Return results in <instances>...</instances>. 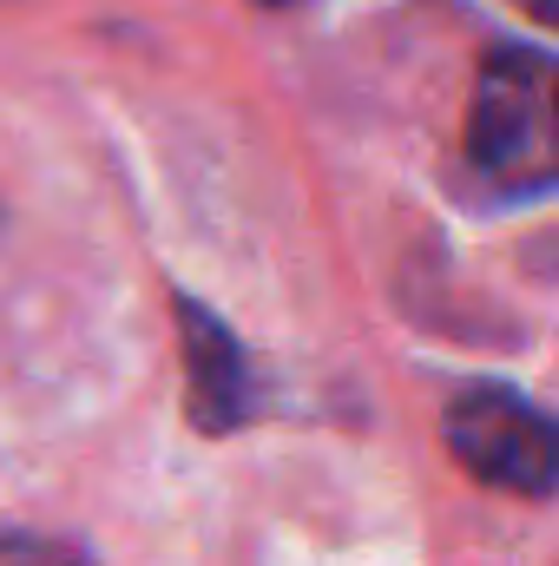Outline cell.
Segmentation results:
<instances>
[{"mask_svg":"<svg viewBox=\"0 0 559 566\" xmlns=\"http://www.w3.org/2000/svg\"><path fill=\"white\" fill-rule=\"evenodd\" d=\"M0 566H86V554L46 534H0Z\"/></svg>","mask_w":559,"mask_h":566,"instance_id":"4","label":"cell"},{"mask_svg":"<svg viewBox=\"0 0 559 566\" xmlns=\"http://www.w3.org/2000/svg\"><path fill=\"white\" fill-rule=\"evenodd\" d=\"M467 165L494 198L559 191V60L534 46H494L467 99Z\"/></svg>","mask_w":559,"mask_h":566,"instance_id":"1","label":"cell"},{"mask_svg":"<svg viewBox=\"0 0 559 566\" xmlns=\"http://www.w3.org/2000/svg\"><path fill=\"white\" fill-rule=\"evenodd\" d=\"M441 434H447V454L481 488H500L520 501H547L559 488V416L500 382L461 389L441 416Z\"/></svg>","mask_w":559,"mask_h":566,"instance_id":"2","label":"cell"},{"mask_svg":"<svg viewBox=\"0 0 559 566\" xmlns=\"http://www.w3.org/2000/svg\"><path fill=\"white\" fill-rule=\"evenodd\" d=\"M257 7H296V0H257Z\"/></svg>","mask_w":559,"mask_h":566,"instance_id":"6","label":"cell"},{"mask_svg":"<svg viewBox=\"0 0 559 566\" xmlns=\"http://www.w3.org/2000/svg\"><path fill=\"white\" fill-rule=\"evenodd\" d=\"M178 356H184V416L204 434H231L257 416V369L244 343L191 296H178Z\"/></svg>","mask_w":559,"mask_h":566,"instance_id":"3","label":"cell"},{"mask_svg":"<svg viewBox=\"0 0 559 566\" xmlns=\"http://www.w3.org/2000/svg\"><path fill=\"white\" fill-rule=\"evenodd\" d=\"M514 7H527L534 20H547V27H559V0H514Z\"/></svg>","mask_w":559,"mask_h":566,"instance_id":"5","label":"cell"}]
</instances>
